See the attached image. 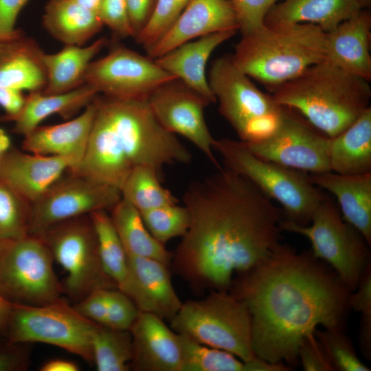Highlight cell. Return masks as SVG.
Returning a JSON list of instances; mask_svg holds the SVG:
<instances>
[{
  "label": "cell",
  "instance_id": "cell-24",
  "mask_svg": "<svg viewBox=\"0 0 371 371\" xmlns=\"http://www.w3.org/2000/svg\"><path fill=\"white\" fill-rule=\"evenodd\" d=\"M44 53L36 41L23 30L0 39V87L42 91L46 85Z\"/></svg>",
  "mask_w": 371,
  "mask_h": 371
},
{
  "label": "cell",
  "instance_id": "cell-43",
  "mask_svg": "<svg viewBox=\"0 0 371 371\" xmlns=\"http://www.w3.org/2000/svg\"><path fill=\"white\" fill-rule=\"evenodd\" d=\"M100 18L117 38L133 37L127 0H103Z\"/></svg>",
  "mask_w": 371,
  "mask_h": 371
},
{
  "label": "cell",
  "instance_id": "cell-16",
  "mask_svg": "<svg viewBox=\"0 0 371 371\" xmlns=\"http://www.w3.org/2000/svg\"><path fill=\"white\" fill-rule=\"evenodd\" d=\"M148 102L166 131L186 138L218 168L221 167L214 155L215 139L204 117L205 108L211 104L207 99L177 78L156 89Z\"/></svg>",
  "mask_w": 371,
  "mask_h": 371
},
{
  "label": "cell",
  "instance_id": "cell-47",
  "mask_svg": "<svg viewBox=\"0 0 371 371\" xmlns=\"http://www.w3.org/2000/svg\"><path fill=\"white\" fill-rule=\"evenodd\" d=\"M29 1L0 0V39L14 36L22 31L16 27V22Z\"/></svg>",
  "mask_w": 371,
  "mask_h": 371
},
{
  "label": "cell",
  "instance_id": "cell-9",
  "mask_svg": "<svg viewBox=\"0 0 371 371\" xmlns=\"http://www.w3.org/2000/svg\"><path fill=\"white\" fill-rule=\"evenodd\" d=\"M280 227L306 237L313 255L327 263L351 291L371 265L370 246L327 196L315 210L309 224L302 225L283 218Z\"/></svg>",
  "mask_w": 371,
  "mask_h": 371
},
{
  "label": "cell",
  "instance_id": "cell-38",
  "mask_svg": "<svg viewBox=\"0 0 371 371\" xmlns=\"http://www.w3.org/2000/svg\"><path fill=\"white\" fill-rule=\"evenodd\" d=\"M315 335L324 348L335 371H370L358 357L350 338L337 329H315Z\"/></svg>",
  "mask_w": 371,
  "mask_h": 371
},
{
  "label": "cell",
  "instance_id": "cell-49",
  "mask_svg": "<svg viewBox=\"0 0 371 371\" xmlns=\"http://www.w3.org/2000/svg\"><path fill=\"white\" fill-rule=\"evenodd\" d=\"M23 91L14 88L0 87V106L5 113L1 122H11L21 111L25 102Z\"/></svg>",
  "mask_w": 371,
  "mask_h": 371
},
{
  "label": "cell",
  "instance_id": "cell-51",
  "mask_svg": "<svg viewBox=\"0 0 371 371\" xmlns=\"http://www.w3.org/2000/svg\"><path fill=\"white\" fill-rule=\"evenodd\" d=\"M79 366L74 361L63 359H53L44 363L41 371H78Z\"/></svg>",
  "mask_w": 371,
  "mask_h": 371
},
{
  "label": "cell",
  "instance_id": "cell-41",
  "mask_svg": "<svg viewBox=\"0 0 371 371\" xmlns=\"http://www.w3.org/2000/svg\"><path fill=\"white\" fill-rule=\"evenodd\" d=\"M105 326L129 330L139 311L132 300L118 289H108Z\"/></svg>",
  "mask_w": 371,
  "mask_h": 371
},
{
  "label": "cell",
  "instance_id": "cell-53",
  "mask_svg": "<svg viewBox=\"0 0 371 371\" xmlns=\"http://www.w3.org/2000/svg\"><path fill=\"white\" fill-rule=\"evenodd\" d=\"M78 4L100 16L103 0H74Z\"/></svg>",
  "mask_w": 371,
  "mask_h": 371
},
{
  "label": "cell",
  "instance_id": "cell-10",
  "mask_svg": "<svg viewBox=\"0 0 371 371\" xmlns=\"http://www.w3.org/2000/svg\"><path fill=\"white\" fill-rule=\"evenodd\" d=\"M54 260L40 236L8 241L0 256V294L13 304L42 306L62 298Z\"/></svg>",
  "mask_w": 371,
  "mask_h": 371
},
{
  "label": "cell",
  "instance_id": "cell-18",
  "mask_svg": "<svg viewBox=\"0 0 371 371\" xmlns=\"http://www.w3.org/2000/svg\"><path fill=\"white\" fill-rule=\"evenodd\" d=\"M235 12L228 0H190L172 25L146 51L152 59L203 36L238 31Z\"/></svg>",
  "mask_w": 371,
  "mask_h": 371
},
{
  "label": "cell",
  "instance_id": "cell-11",
  "mask_svg": "<svg viewBox=\"0 0 371 371\" xmlns=\"http://www.w3.org/2000/svg\"><path fill=\"white\" fill-rule=\"evenodd\" d=\"M95 325L63 298L42 306L12 304L4 337L13 344L55 346L92 363Z\"/></svg>",
  "mask_w": 371,
  "mask_h": 371
},
{
  "label": "cell",
  "instance_id": "cell-30",
  "mask_svg": "<svg viewBox=\"0 0 371 371\" xmlns=\"http://www.w3.org/2000/svg\"><path fill=\"white\" fill-rule=\"evenodd\" d=\"M42 23L46 31L65 45L82 46L104 26L100 16L74 0H49Z\"/></svg>",
  "mask_w": 371,
  "mask_h": 371
},
{
  "label": "cell",
  "instance_id": "cell-20",
  "mask_svg": "<svg viewBox=\"0 0 371 371\" xmlns=\"http://www.w3.org/2000/svg\"><path fill=\"white\" fill-rule=\"evenodd\" d=\"M133 355L131 370L135 371H181L180 335L164 319L139 312L129 330Z\"/></svg>",
  "mask_w": 371,
  "mask_h": 371
},
{
  "label": "cell",
  "instance_id": "cell-37",
  "mask_svg": "<svg viewBox=\"0 0 371 371\" xmlns=\"http://www.w3.org/2000/svg\"><path fill=\"white\" fill-rule=\"evenodd\" d=\"M148 230L162 244L182 237L187 232L190 216L184 205L169 204L140 212Z\"/></svg>",
  "mask_w": 371,
  "mask_h": 371
},
{
  "label": "cell",
  "instance_id": "cell-15",
  "mask_svg": "<svg viewBox=\"0 0 371 371\" xmlns=\"http://www.w3.org/2000/svg\"><path fill=\"white\" fill-rule=\"evenodd\" d=\"M330 137L295 111L287 108L278 129L259 142L245 143L256 155L305 172H331Z\"/></svg>",
  "mask_w": 371,
  "mask_h": 371
},
{
  "label": "cell",
  "instance_id": "cell-48",
  "mask_svg": "<svg viewBox=\"0 0 371 371\" xmlns=\"http://www.w3.org/2000/svg\"><path fill=\"white\" fill-rule=\"evenodd\" d=\"M157 0H127L128 16L135 38L150 20Z\"/></svg>",
  "mask_w": 371,
  "mask_h": 371
},
{
  "label": "cell",
  "instance_id": "cell-21",
  "mask_svg": "<svg viewBox=\"0 0 371 371\" xmlns=\"http://www.w3.org/2000/svg\"><path fill=\"white\" fill-rule=\"evenodd\" d=\"M370 35L371 14L367 9L362 8L326 32V60L370 81Z\"/></svg>",
  "mask_w": 371,
  "mask_h": 371
},
{
  "label": "cell",
  "instance_id": "cell-14",
  "mask_svg": "<svg viewBox=\"0 0 371 371\" xmlns=\"http://www.w3.org/2000/svg\"><path fill=\"white\" fill-rule=\"evenodd\" d=\"M177 79L154 59L117 45L89 65L85 84L100 94L120 99H148L161 85Z\"/></svg>",
  "mask_w": 371,
  "mask_h": 371
},
{
  "label": "cell",
  "instance_id": "cell-29",
  "mask_svg": "<svg viewBox=\"0 0 371 371\" xmlns=\"http://www.w3.org/2000/svg\"><path fill=\"white\" fill-rule=\"evenodd\" d=\"M329 166L340 175L371 172V107L352 124L330 137Z\"/></svg>",
  "mask_w": 371,
  "mask_h": 371
},
{
  "label": "cell",
  "instance_id": "cell-4",
  "mask_svg": "<svg viewBox=\"0 0 371 371\" xmlns=\"http://www.w3.org/2000/svg\"><path fill=\"white\" fill-rule=\"evenodd\" d=\"M272 92L278 104L298 113L329 137L342 132L370 107L369 81L327 60L311 66Z\"/></svg>",
  "mask_w": 371,
  "mask_h": 371
},
{
  "label": "cell",
  "instance_id": "cell-33",
  "mask_svg": "<svg viewBox=\"0 0 371 371\" xmlns=\"http://www.w3.org/2000/svg\"><path fill=\"white\" fill-rule=\"evenodd\" d=\"M159 171L147 166L134 168L120 188L122 198L140 212L178 203L170 190L162 186Z\"/></svg>",
  "mask_w": 371,
  "mask_h": 371
},
{
  "label": "cell",
  "instance_id": "cell-8",
  "mask_svg": "<svg viewBox=\"0 0 371 371\" xmlns=\"http://www.w3.org/2000/svg\"><path fill=\"white\" fill-rule=\"evenodd\" d=\"M171 328L193 340L229 352L247 361L254 357L251 315L245 304L226 291L183 302Z\"/></svg>",
  "mask_w": 371,
  "mask_h": 371
},
{
  "label": "cell",
  "instance_id": "cell-2",
  "mask_svg": "<svg viewBox=\"0 0 371 371\" xmlns=\"http://www.w3.org/2000/svg\"><path fill=\"white\" fill-rule=\"evenodd\" d=\"M228 291L249 311L254 355L291 367L299 363V347L317 326L344 331L352 292L311 251L281 243L236 276Z\"/></svg>",
  "mask_w": 371,
  "mask_h": 371
},
{
  "label": "cell",
  "instance_id": "cell-34",
  "mask_svg": "<svg viewBox=\"0 0 371 371\" xmlns=\"http://www.w3.org/2000/svg\"><path fill=\"white\" fill-rule=\"evenodd\" d=\"M93 363L98 371L131 370L133 348L129 330L97 324L92 335Z\"/></svg>",
  "mask_w": 371,
  "mask_h": 371
},
{
  "label": "cell",
  "instance_id": "cell-40",
  "mask_svg": "<svg viewBox=\"0 0 371 371\" xmlns=\"http://www.w3.org/2000/svg\"><path fill=\"white\" fill-rule=\"evenodd\" d=\"M350 309L360 313V347L365 358L371 357V265L363 271L357 288L349 297Z\"/></svg>",
  "mask_w": 371,
  "mask_h": 371
},
{
  "label": "cell",
  "instance_id": "cell-1",
  "mask_svg": "<svg viewBox=\"0 0 371 371\" xmlns=\"http://www.w3.org/2000/svg\"><path fill=\"white\" fill-rule=\"evenodd\" d=\"M190 216L172 266L196 293L228 291L234 278L280 243L282 209L244 177L221 167L183 194Z\"/></svg>",
  "mask_w": 371,
  "mask_h": 371
},
{
  "label": "cell",
  "instance_id": "cell-22",
  "mask_svg": "<svg viewBox=\"0 0 371 371\" xmlns=\"http://www.w3.org/2000/svg\"><path fill=\"white\" fill-rule=\"evenodd\" d=\"M95 108L91 102L78 116L67 121L49 126L39 125L24 136L23 150L43 155L68 159L74 170L85 155Z\"/></svg>",
  "mask_w": 371,
  "mask_h": 371
},
{
  "label": "cell",
  "instance_id": "cell-52",
  "mask_svg": "<svg viewBox=\"0 0 371 371\" xmlns=\"http://www.w3.org/2000/svg\"><path fill=\"white\" fill-rule=\"evenodd\" d=\"M12 309V304L0 294V337H5Z\"/></svg>",
  "mask_w": 371,
  "mask_h": 371
},
{
  "label": "cell",
  "instance_id": "cell-6",
  "mask_svg": "<svg viewBox=\"0 0 371 371\" xmlns=\"http://www.w3.org/2000/svg\"><path fill=\"white\" fill-rule=\"evenodd\" d=\"M213 146L225 168L244 177L280 204L284 219L302 225L310 223L326 196L311 182L307 172L260 157L240 140L215 139Z\"/></svg>",
  "mask_w": 371,
  "mask_h": 371
},
{
  "label": "cell",
  "instance_id": "cell-23",
  "mask_svg": "<svg viewBox=\"0 0 371 371\" xmlns=\"http://www.w3.org/2000/svg\"><path fill=\"white\" fill-rule=\"evenodd\" d=\"M237 32L227 30L203 36L179 45L154 60L161 69L214 103L216 98L208 84L206 65L215 49Z\"/></svg>",
  "mask_w": 371,
  "mask_h": 371
},
{
  "label": "cell",
  "instance_id": "cell-56",
  "mask_svg": "<svg viewBox=\"0 0 371 371\" xmlns=\"http://www.w3.org/2000/svg\"><path fill=\"white\" fill-rule=\"evenodd\" d=\"M8 241H9V240H0V256H1L3 250L4 249Z\"/></svg>",
  "mask_w": 371,
  "mask_h": 371
},
{
  "label": "cell",
  "instance_id": "cell-44",
  "mask_svg": "<svg viewBox=\"0 0 371 371\" xmlns=\"http://www.w3.org/2000/svg\"><path fill=\"white\" fill-rule=\"evenodd\" d=\"M298 360L305 371H335L315 333L306 337L298 349Z\"/></svg>",
  "mask_w": 371,
  "mask_h": 371
},
{
  "label": "cell",
  "instance_id": "cell-25",
  "mask_svg": "<svg viewBox=\"0 0 371 371\" xmlns=\"http://www.w3.org/2000/svg\"><path fill=\"white\" fill-rule=\"evenodd\" d=\"M308 176L313 184L337 198L343 218L371 246V172L346 175L326 172Z\"/></svg>",
  "mask_w": 371,
  "mask_h": 371
},
{
  "label": "cell",
  "instance_id": "cell-27",
  "mask_svg": "<svg viewBox=\"0 0 371 371\" xmlns=\"http://www.w3.org/2000/svg\"><path fill=\"white\" fill-rule=\"evenodd\" d=\"M98 94L95 88L87 84L58 94L30 92L25 97L23 109L11 121L14 123L12 131L24 137L46 118L55 114L69 120L89 105Z\"/></svg>",
  "mask_w": 371,
  "mask_h": 371
},
{
  "label": "cell",
  "instance_id": "cell-36",
  "mask_svg": "<svg viewBox=\"0 0 371 371\" xmlns=\"http://www.w3.org/2000/svg\"><path fill=\"white\" fill-rule=\"evenodd\" d=\"M31 204L0 180V240L29 234Z\"/></svg>",
  "mask_w": 371,
  "mask_h": 371
},
{
  "label": "cell",
  "instance_id": "cell-13",
  "mask_svg": "<svg viewBox=\"0 0 371 371\" xmlns=\"http://www.w3.org/2000/svg\"><path fill=\"white\" fill-rule=\"evenodd\" d=\"M121 199L119 188L67 171L31 204L29 234L38 236L61 222L110 210Z\"/></svg>",
  "mask_w": 371,
  "mask_h": 371
},
{
  "label": "cell",
  "instance_id": "cell-32",
  "mask_svg": "<svg viewBox=\"0 0 371 371\" xmlns=\"http://www.w3.org/2000/svg\"><path fill=\"white\" fill-rule=\"evenodd\" d=\"M98 243V252L105 273L122 291L128 272V255L106 210L89 214Z\"/></svg>",
  "mask_w": 371,
  "mask_h": 371
},
{
  "label": "cell",
  "instance_id": "cell-54",
  "mask_svg": "<svg viewBox=\"0 0 371 371\" xmlns=\"http://www.w3.org/2000/svg\"><path fill=\"white\" fill-rule=\"evenodd\" d=\"M11 148V139L4 129L0 128V159Z\"/></svg>",
  "mask_w": 371,
  "mask_h": 371
},
{
  "label": "cell",
  "instance_id": "cell-45",
  "mask_svg": "<svg viewBox=\"0 0 371 371\" xmlns=\"http://www.w3.org/2000/svg\"><path fill=\"white\" fill-rule=\"evenodd\" d=\"M108 289L95 290L74 306L76 311L89 321L104 326L106 319Z\"/></svg>",
  "mask_w": 371,
  "mask_h": 371
},
{
  "label": "cell",
  "instance_id": "cell-31",
  "mask_svg": "<svg viewBox=\"0 0 371 371\" xmlns=\"http://www.w3.org/2000/svg\"><path fill=\"white\" fill-rule=\"evenodd\" d=\"M109 211L127 255L151 258L170 265L172 254L150 233L137 209L122 198Z\"/></svg>",
  "mask_w": 371,
  "mask_h": 371
},
{
  "label": "cell",
  "instance_id": "cell-26",
  "mask_svg": "<svg viewBox=\"0 0 371 371\" xmlns=\"http://www.w3.org/2000/svg\"><path fill=\"white\" fill-rule=\"evenodd\" d=\"M362 8L359 0H283L269 10L265 24L310 23L328 32Z\"/></svg>",
  "mask_w": 371,
  "mask_h": 371
},
{
  "label": "cell",
  "instance_id": "cell-7",
  "mask_svg": "<svg viewBox=\"0 0 371 371\" xmlns=\"http://www.w3.org/2000/svg\"><path fill=\"white\" fill-rule=\"evenodd\" d=\"M208 84L221 115L245 143L261 141L271 135L282 123L287 108L272 95L259 89L233 63L231 54L212 63Z\"/></svg>",
  "mask_w": 371,
  "mask_h": 371
},
{
  "label": "cell",
  "instance_id": "cell-28",
  "mask_svg": "<svg viewBox=\"0 0 371 371\" xmlns=\"http://www.w3.org/2000/svg\"><path fill=\"white\" fill-rule=\"evenodd\" d=\"M106 37H100L88 46L65 45L59 52L43 55L46 74L45 94L71 91L85 85L87 68L93 58L106 45Z\"/></svg>",
  "mask_w": 371,
  "mask_h": 371
},
{
  "label": "cell",
  "instance_id": "cell-46",
  "mask_svg": "<svg viewBox=\"0 0 371 371\" xmlns=\"http://www.w3.org/2000/svg\"><path fill=\"white\" fill-rule=\"evenodd\" d=\"M0 337V371H22L30 365V352L24 346Z\"/></svg>",
  "mask_w": 371,
  "mask_h": 371
},
{
  "label": "cell",
  "instance_id": "cell-55",
  "mask_svg": "<svg viewBox=\"0 0 371 371\" xmlns=\"http://www.w3.org/2000/svg\"><path fill=\"white\" fill-rule=\"evenodd\" d=\"M363 8H367L370 6L371 0H359Z\"/></svg>",
  "mask_w": 371,
  "mask_h": 371
},
{
  "label": "cell",
  "instance_id": "cell-39",
  "mask_svg": "<svg viewBox=\"0 0 371 371\" xmlns=\"http://www.w3.org/2000/svg\"><path fill=\"white\" fill-rule=\"evenodd\" d=\"M190 1L157 0L150 20L135 41L147 50L172 25Z\"/></svg>",
  "mask_w": 371,
  "mask_h": 371
},
{
  "label": "cell",
  "instance_id": "cell-19",
  "mask_svg": "<svg viewBox=\"0 0 371 371\" xmlns=\"http://www.w3.org/2000/svg\"><path fill=\"white\" fill-rule=\"evenodd\" d=\"M71 168L67 158L11 147L0 159V180L32 204Z\"/></svg>",
  "mask_w": 371,
  "mask_h": 371
},
{
  "label": "cell",
  "instance_id": "cell-12",
  "mask_svg": "<svg viewBox=\"0 0 371 371\" xmlns=\"http://www.w3.org/2000/svg\"><path fill=\"white\" fill-rule=\"evenodd\" d=\"M38 236L46 243L54 260L65 271L63 293L71 299L78 302L95 290L117 289L102 266L89 215L58 223Z\"/></svg>",
  "mask_w": 371,
  "mask_h": 371
},
{
  "label": "cell",
  "instance_id": "cell-17",
  "mask_svg": "<svg viewBox=\"0 0 371 371\" xmlns=\"http://www.w3.org/2000/svg\"><path fill=\"white\" fill-rule=\"evenodd\" d=\"M128 272L121 291L141 313L170 321L183 302L171 280L169 266L157 260L128 255Z\"/></svg>",
  "mask_w": 371,
  "mask_h": 371
},
{
  "label": "cell",
  "instance_id": "cell-50",
  "mask_svg": "<svg viewBox=\"0 0 371 371\" xmlns=\"http://www.w3.org/2000/svg\"><path fill=\"white\" fill-rule=\"evenodd\" d=\"M244 365L245 371H290L292 370L291 366L284 363H271L257 357L245 361Z\"/></svg>",
  "mask_w": 371,
  "mask_h": 371
},
{
  "label": "cell",
  "instance_id": "cell-42",
  "mask_svg": "<svg viewBox=\"0 0 371 371\" xmlns=\"http://www.w3.org/2000/svg\"><path fill=\"white\" fill-rule=\"evenodd\" d=\"M235 12L238 31L246 34L265 25L267 14L279 0H228Z\"/></svg>",
  "mask_w": 371,
  "mask_h": 371
},
{
  "label": "cell",
  "instance_id": "cell-5",
  "mask_svg": "<svg viewBox=\"0 0 371 371\" xmlns=\"http://www.w3.org/2000/svg\"><path fill=\"white\" fill-rule=\"evenodd\" d=\"M234 65L273 91L326 60V32L310 23L268 25L242 35L231 54Z\"/></svg>",
  "mask_w": 371,
  "mask_h": 371
},
{
  "label": "cell",
  "instance_id": "cell-3",
  "mask_svg": "<svg viewBox=\"0 0 371 371\" xmlns=\"http://www.w3.org/2000/svg\"><path fill=\"white\" fill-rule=\"evenodd\" d=\"M82 160L69 171L120 190L139 166L160 171L170 164H188L192 156L176 135L153 115L148 99H120L98 94Z\"/></svg>",
  "mask_w": 371,
  "mask_h": 371
},
{
  "label": "cell",
  "instance_id": "cell-35",
  "mask_svg": "<svg viewBox=\"0 0 371 371\" xmlns=\"http://www.w3.org/2000/svg\"><path fill=\"white\" fill-rule=\"evenodd\" d=\"M179 335L182 350L181 371H245L244 362L232 353Z\"/></svg>",
  "mask_w": 371,
  "mask_h": 371
}]
</instances>
